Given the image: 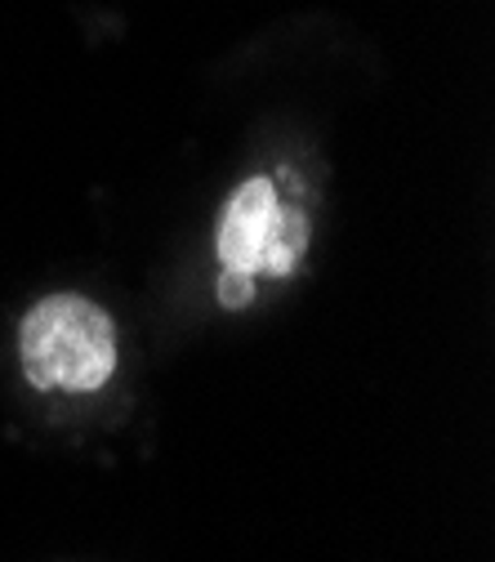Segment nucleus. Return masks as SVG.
<instances>
[{
    "label": "nucleus",
    "mask_w": 495,
    "mask_h": 562,
    "mask_svg": "<svg viewBox=\"0 0 495 562\" xmlns=\"http://www.w3.org/2000/svg\"><path fill=\"white\" fill-rule=\"evenodd\" d=\"M19 362L36 393H99L116 375V326L86 295H45L19 326Z\"/></svg>",
    "instance_id": "f257e3e1"
},
{
    "label": "nucleus",
    "mask_w": 495,
    "mask_h": 562,
    "mask_svg": "<svg viewBox=\"0 0 495 562\" xmlns=\"http://www.w3.org/2000/svg\"><path fill=\"white\" fill-rule=\"evenodd\" d=\"M215 295H220V304H224V308H246V304L255 300V281H250V277H241V272H224V268H220Z\"/></svg>",
    "instance_id": "7ed1b4c3"
},
{
    "label": "nucleus",
    "mask_w": 495,
    "mask_h": 562,
    "mask_svg": "<svg viewBox=\"0 0 495 562\" xmlns=\"http://www.w3.org/2000/svg\"><path fill=\"white\" fill-rule=\"evenodd\" d=\"M308 250V215L277 196L272 179H246L220 215L215 255L224 272L241 277H291Z\"/></svg>",
    "instance_id": "f03ea898"
}]
</instances>
